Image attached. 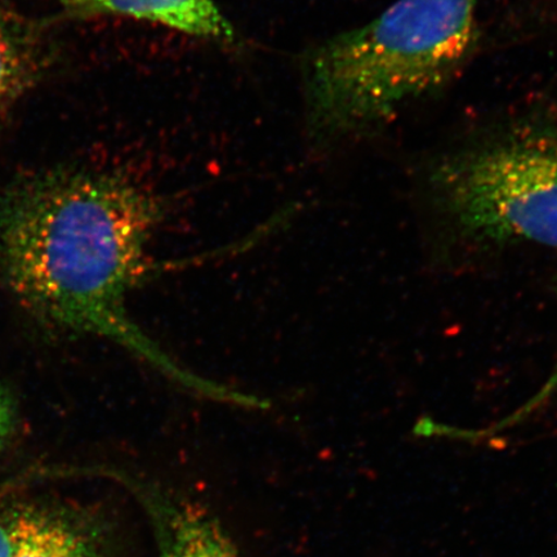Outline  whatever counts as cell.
<instances>
[{
	"label": "cell",
	"instance_id": "8992f818",
	"mask_svg": "<svg viewBox=\"0 0 557 557\" xmlns=\"http://www.w3.org/2000/svg\"><path fill=\"white\" fill-rule=\"evenodd\" d=\"M60 3L62 20L121 15L222 44L235 40L233 25L213 0H60Z\"/></svg>",
	"mask_w": 557,
	"mask_h": 557
},
{
	"label": "cell",
	"instance_id": "ba28073f",
	"mask_svg": "<svg viewBox=\"0 0 557 557\" xmlns=\"http://www.w3.org/2000/svg\"><path fill=\"white\" fill-rule=\"evenodd\" d=\"M555 396H557V360L553 373L549 374L547 381L543 383L537 394H534L531 399L522 404V406L517 409V412L507 416L503 421L492 424V426L484 431H478L476 435H483L485 433L496 434L506 429L515 428L517 424L524 422L527 418L537 412V410L545 407Z\"/></svg>",
	"mask_w": 557,
	"mask_h": 557
},
{
	"label": "cell",
	"instance_id": "277c9868",
	"mask_svg": "<svg viewBox=\"0 0 557 557\" xmlns=\"http://www.w3.org/2000/svg\"><path fill=\"white\" fill-rule=\"evenodd\" d=\"M9 527V557H108L107 527L75 508L24 506Z\"/></svg>",
	"mask_w": 557,
	"mask_h": 557
},
{
	"label": "cell",
	"instance_id": "7a4b0ae2",
	"mask_svg": "<svg viewBox=\"0 0 557 557\" xmlns=\"http://www.w3.org/2000/svg\"><path fill=\"white\" fill-rule=\"evenodd\" d=\"M478 0H396L305 61L311 135L336 143L372 135L455 76L475 47Z\"/></svg>",
	"mask_w": 557,
	"mask_h": 557
},
{
	"label": "cell",
	"instance_id": "6da1fadb",
	"mask_svg": "<svg viewBox=\"0 0 557 557\" xmlns=\"http://www.w3.org/2000/svg\"><path fill=\"white\" fill-rule=\"evenodd\" d=\"M163 219L162 199L111 172L64 166L21 177L0 190V278L54 329L109 339L178 386L230 404L233 388L187 371L129 317Z\"/></svg>",
	"mask_w": 557,
	"mask_h": 557
},
{
	"label": "cell",
	"instance_id": "3957f363",
	"mask_svg": "<svg viewBox=\"0 0 557 557\" xmlns=\"http://www.w3.org/2000/svg\"><path fill=\"white\" fill-rule=\"evenodd\" d=\"M429 187L457 238L557 248V114H524L458 146Z\"/></svg>",
	"mask_w": 557,
	"mask_h": 557
},
{
	"label": "cell",
	"instance_id": "9c48e42d",
	"mask_svg": "<svg viewBox=\"0 0 557 557\" xmlns=\"http://www.w3.org/2000/svg\"><path fill=\"white\" fill-rule=\"evenodd\" d=\"M16 404L9 389L0 382V451L11 441L13 431L16 429Z\"/></svg>",
	"mask_w": 557,
	"mask_h": 557
},
{
	"label": "cell",
	"instance_id": "52a82bcc",
	"mask_svg": "<svg viewBox=\"0 0 557 557\" xmlns=\"http://www.w3.org/2000/svg\"><path fill=\"white\" fill-rule=\"evenodd\" d=\"M40 60L21 26L0 13V113L37 79Z\"/></svg>",
	"mask_w": 557,
	"mask_h": 557
},
{
	"label": "cell",
	"instance_id": "5b68a950",
	"mask_svg": "<svg viewBox=\"0 0 557 557\" xmlns=\"http://www.w3.org/2000/svg\"><path fill=\"white\" fill-rule=\"evenodd\" d=\"M156 531L159 557H239L219 520L203 507L128 480Z\"/></svg>",
	"mask_w": 557,
	"mask_h": 557
},
{
	"label": "cell",
	"instance_id": "30bf717a",
	"mask_svg": "<svg viewBox=\"0 0 557 557\" xmlns=\"http://www.w3.org/2000/svg\"><path fill=\"white\" fill-rule=\"evenodd\" d=\"M10 548L9 518L0 517V557H9Z\"/></svg>",
	"mask_w": 557,
	"mask_h": 557
}]
</instances>
